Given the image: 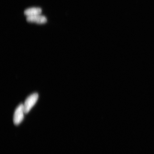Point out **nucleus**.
I'll return each mask as SVG.
<instances>
[{"instance_id":"nucleus-1","label":"nucleus","mask_w":154,"mask_h":154,"mask_svg":"<svg viewBox=\"0 0 154 154\" xmlns=\"http://www.w3.org/2000/svg\"><path fill=\"white\" fill-rule=\"evenodd\" d=\"M38 94L35 93L26 98L23 104L25 114L28 113L35 105L38 101Z\"/></svg>"},{"instance_id":"nucleus-2","label":"nucleus","mask_w":154,"mask_h":154,"mask_svg":"<svg viewBox=\"0 0 154 154\" xmlns=\"http://www.w3.org/2000/svg\"><path fill=\"white\" fill-rule=\"evenodd\" d=\"M25 114L24 105L23 104H20L17 107L15 111L13 121L14 124L18 125L22 122L24 118Z\"/></svg>"},{"instance_id":"nucleus-3","label":"nucleus","mask_w":154,"mask_h":154,"mask_svg":"<svg viewBox=\"0 0 154 154\" xmlns=\"http://www.w3.org/2000/svg\"><path fill=\"white\" fill-rule=\"evenodd\" d=\"M26 20L28 22L35 23L38 24L45 23L47 20L45 17L40 14L28 16Z\"/></svg>"},{"instance_id":"nucleus-4","label":"nucleus","mask_w":154,"mask_h":154,"mask_svg":"<svg viewBox=\"0 0 154 154\" xmlns=\"http://www.w3.org/2000/svg\"><path fill=\"white\" fill-rule=\"evenodd\" d=\"M42 10L40 8L32 7L30 8L25 10L24 14L28 16H32L41 14Z\"/></svg>"}]
</instances>
